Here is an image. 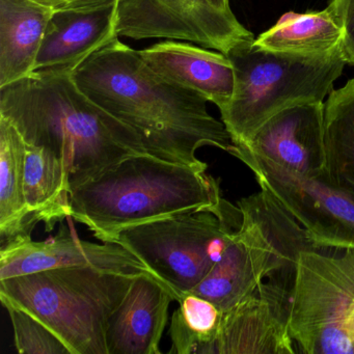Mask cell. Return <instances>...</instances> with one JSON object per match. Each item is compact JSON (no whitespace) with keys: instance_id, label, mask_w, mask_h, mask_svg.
Masks as SVG:
<instances>
[{"instance_id":"1","label":"cell","mask_w":354,"mask_h":354,"mask_svg":"<svg viewBox=\"0 0 354 354\" xmlns=\"http://www.w3.org/2000/svg\"><path fill=\"white\" fill-rule=\"evenodd\" d=\"M73 78L91 100L134 130L153 156L207 171L198 149L230 153L234 147L205 97L163 80L119 38L91 55Z\"/></svg>"},{"instance_id":"2","label":"cell","mask_w":354,"mask_h":354,"mask_svg":"<svg viewBox=\"0 0 354 354\" xmlns=\"http://www.w3.org/2000/svg\"><path fill=\"white\" fill-rule=\"evenodd\" d=\"M0 117L26 144L64 159L71 186L148 153L138 134L91 100L70 72L37 71L0 88Z\"/></svg>"},{"instance_id":"3","label":"cell","mask_w":354,"mask_h":354,"mask_svg":"<svg viewBox=\"0 0 354 354\" xmlns=\"http://www.w3.org/2000/svg\"><path fill=\"white\" fill-rule=\"evenodd\" d=\"M71 207L72 218L103 243H117L122 232L149 221L234 208L208 171L148 153L130 155L71 186Z\"/></svg>"},{"instance_id":"4","label":"cell","mask_w":354,"mask_h":354,"mask_svg":"<svg viewBox=\"0 0 354 354\" xmlns=\"http://www.w3.org/2000/svg\"><path fill=\"white\" fill-rule=\"evenodd\" d=\"M136 273L65 267L0 279V300L46 324L71 354H109L106 327Z\"/></svg>"},{"instance_id":"5","label":"cell","mask_w":354,"mask_h":354,"mask_svg":"<svg viewBox=\"0 0 354 354\" xmlns=\"http://www.w3.org/2000/svg\"><path fill=\"white\" fill-rule=\"evenodd\" d=\"M241 223L231 234L221 260L188 293L221 312L254 293L268 279L293 286L296 263L304 250H320L304 227L270 194L261 189L238 202Z\"/></svg>"},{"instance_id":"6","label":"cell","mask_w":354,"mask_h":354,"mask_svg":"<svg viewBox=\"0 0 354 354\" xmlns=\"http://www.w3.org/2000/svg\"><path fill=\"white\" fill-rule=\"evenodd\" d=\"M254 41L227 55L235 86L229 104L219 111L234 146L248 142L263 124L288 107L324 102L347 64L341 44L322 55H296L259 48Z\"/></svg>"},{"instance_id":"7","label":"cell","mask_w":354,"mask_h":354,"mask_svg":"<svg viewBox=\"0 0 354 354\" xmlns=\"http://www.w3.org/2000/svg\"><path fill=\"white\" fill-rule=\"evenodd\" d=\"M288 324L301 353L354 354V248L300 254Z\"/></svg>"},{"instance_id":"8","label":"cell","mask_w":354,"mask_h":354,"mask_svg":"<svg viewBox=\"0 0 354 354\" xmlns=\"http://www.w3.org/2000/svg\"><path fill=\"white\" fill-rule=\"evenodd\" d=\"M240 223L238 207L223 213H187L129 227L120 234L117 244L136 254L178 301L221 260Z\"/></svg>"},{"instance_id":"9","label":"cell","mask_w":354,"mask_h":354,"mask_svg":"<svg viewBox=\"0 0 354 354\" xmlns=\"http://www.w3.org/2000/svg\"><path fill=\"white\" fill-rule=\"evenodd\" d=\"M230 154L304 227L318 250L354 248V200L326 178H310L234 146Z\"/></svg>"},{"instance_id":"10","label":"cell","mask_w":354,"mask_h":354,"mask_svg":"<svg viewBox=\"0 0 354 354\" xmlns=\"http://www.w3.org/2000/svg\"><path fill=\"white\" fill-rule=\"evenodd\" d=\"M117 30L132 40L183 41L225 55L254 40L233 11L219 10L210 0H119Z\"/></svg>"},{"instance_id":"11","label":"cell","mask_w":354,"mask_h":354,"mask_svg":"<svg viewBox=\"0 0 354 354\" xmlns=\"http://www.w3.org/2000/svg\"><path fill=\"white\" fill-rule=\"evenodd\" d=\"M291 286L263 281L254 293L223 312L214 354H294L290 335Z\"/></svg>"},{"instance_id":"12","label":"cell","mask_w":354,"mask_h":354,"mask_svg":"<svg viewBox=\"0 0 354 354\" xmlns=\"http://www.w3.org/2000/svg\"><path fill=\"white\" fill-rule=\"evenodd\" d=\"M65 267H95L123 273L150 272L146 265L124 246L80 239L63 223L59 233L45 241H34L30 238L0 248V279Z\"/></svg>"},{"instance_id":"13","label":"cell","mask_w":354,"mask_h":354,"mask_svg":"<svg viewBox=\"0 0 354 354\" xmlns=\"http://www.w3.org/2000/svg\"><path fill=\"white\" fill-rule=\"evenodd\" d=\"M252 154L310 178H326L324 102L293 105L263 124L248 142Z\"/></svg>"},{"instance_id":"14","label":"cell","mask_w":354,"mask_h":354,"mask_svg":"<svg viewBox=\"0 0 354 354\" xmlns=\"http://www.w3.org/2000/svg\"><path fill=\"white\" fill-rule=\"evenodd\" d=\"M175 293L150 272L136 274L125 298L109 317V354H160V341Z\"/></svg>"},{"instance_id":"15","label":"cell","mask_w":354,"mask_h":354,"mask_svg":"<svg viewBox=\"0 0 354 354\" xmlns=\"http://www.w3.org/2000/svg\"><path fill=\"white\" fill-rule=\"evenodd\" d=\"M119 0L100 7L55 12L37 59V71L74 73L91 55L120 38Z\"/></svg>"},{"instance_id":"16","label":"cell","mask_w":354,"mask_h":354,"mask_svg":"<svg viewBox=\"0 0 354 354\" xmlns=\"http://www.w3.org/2000/svg\"><path fill=\"white\" fill-rule=\"evenodd\" d=\"M138 53L163 80L202 95L219 111L229 104L235 73L233 64L223 53L175 40L157 43Z\"/></svg>"},{"instance_id":"17","label":"cell","mask_w":354,"mask_h":354,"mask_svg":"<svg viewBox=\"0 0 354 354\" xmlns=\"http://www.w3.org/2000/svg\"><path fill=\"white\" fill-rule=\"evenodd\" d=\"M55 13L30 0H0V88L34 73Z\"/></svg>"},{"instance_id":"18","label":"cell","mask_w":354,"mask_h":354,"mask_svg":"<svg viewBox=\"0 0 354 354\" xmlns=\"http://www.w3.org/2000/svg\"><path fill=\"white\" fill-rule=\"evenodd\" d=\"M26 155L21 134L0 117V248L30 239L39 223L28 210L24 194Z\"/></svg>"},{"instance_id":"19","label":"cell","mask_w":354,"mask_h":354,"mask_svg":"<svg viewBox=\"0 0 354 354\" xmlns=\"http://www.w3.org/2000/svg\"><path fill=\"white\" fill-rule=\"evenodd\" d=\"M24 194L28 210L46 231L72 217L71 171L50 151L26 144Z\"/></svg>"},{"instance_id":"20","label":"cell","mask_w":354,"mask_h":354,"mask_svg":"<svg viewBox=\"0 0 354 354\" xmlns=\"http://www.w3.org/2000/svg\"><path fill=\"white\" fill-rule=\"evenodd\" d=\"M342 26L330 6L323 11L290 13L254 39V46L277 53L322 55L335 50L342 40Z\"/></svg>"},{"instance_id":"21","label":"cell","mask_w":354,"mask_h":354,"mask_svg":"<svg viewBox=\"0 0 354 354\" xmlns=\"http://www.w3.org/2000/svg\"><path fill=\"white\" fill-rule=\"evenodd\" d=\"M327 179L354 200V78L324 103Z\"/></svg>"},{"instance_id":"22","label":"cell","mask_w":354,"mask_h":354,"mask_svg":"<svg viewBox=\"0 0 354 354\" xmlns=\"http://www.w3.org/2000/svg\"><path fill=\"white\" fill-rule=\"evenodd\" d=\"M171 316V354H214L223 312L212 302L192 293L180 296Z\"/></svg>"},{"instance_id":"23","label":"cell","mask_w":354,"mask_h":354,"mask_svg":"<svg viewBox=\"0 0 354 354\" xmlns=\"http://www.w3.org/2000/svg\"><path fill=\"white\" fill-rule=\"evenodd\" d=\"M12 320L16 349L21 354H71L64 342L34 315L1 301Z\"/></svg>"},{"instance_id":"24","label":"cell","mask_w":354,"mask_h":354,"mask_svg":"<svg viewBox=\"0 0 354 354\" xmlns=\"http://www.w3.org/2000/svg\"><path fill=\"white\" fill-rule=\"evenodd\" d=\"M329 6L342 26V55L348 65L354 66V0H330Z\"/></svg>"},{"instance_id":"25","label":"cell","mask_w":354,"mask_h":354,"mask_svg":"<svg viewBox=\"0 0 354 354\" xmlns=\"http://www.w3.org/2000/svg\"><path fill=\"white\" fill-rule=\"evenodd\" d=\"M55 12L70 9H84V8L100 7L115 3L117 0H30Z\"/></svg>"},{"instance_id":"26","label":"cell","mask_w":354,"mask_h":354,"mask_svg":"<svg viewBox=\"0 0 354 354\" xmlns=\"http://www.w3.org/2000/svg\"><path fill=\"white\" fill-rule=\"evenodd\" d=\"M210 3L219 10L225 12H232L231 6H230V0H210Z\"/></svg>"}]
</instances>
